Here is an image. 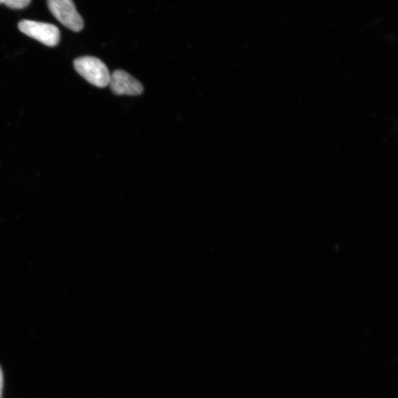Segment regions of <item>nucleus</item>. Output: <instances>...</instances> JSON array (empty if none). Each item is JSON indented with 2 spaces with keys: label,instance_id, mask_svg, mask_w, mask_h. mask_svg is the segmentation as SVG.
<instances>
[{
  "label": "nucleus",
  "instance_id": "6",
  "mask_svg": "<svg viewBox=\"0 0 398 398\" xmlns=\"http://www.w3.org/2000/svg\"><path fill=\"white\" fill-rule=\"evenodd\" d=\"M3 388V375L1 370V367H0V398H2Z\"/></svg>",
  "mask_w": 398,
  "mask_h": 398
},
{
  "label": "nucleus",
  "instance_id": "3",
  "mask_svg": "<svg viewBox=\"0 0 398 398\" xmlns=\"http://www.w3.org/2000/svg\"><path fill=\"white\" fill-rule=\"evenodd\" d=\"M18 27L25 35L48 47H55L60 42V31L54 25L25 19L19 23Z\"/></svg>",
  "mask_w": 398,
  "mask_h": 398
},
{
  "label": "nucleus",
  "instance_id": "4",
  "mask_svg": "<svg viewBox=\"0 0 398 398\" xmlns=\"http://www.w3.org/2000/svg\"><path fill=\"white\" fill-rule=\"evenodd\" d=\"M109 85L116 95H139L143 92L142 84L127 72L118 70L110 75Z\"/></svg>",
  "mask_w": 398,
  "mask_h": 398
},
{
  "label": "nucleus",
  "instance_id": "5",
  "mask_svg": "<svg viewBox=\"0 0 398 398\" xmlns=\"http://www.w3.org/2000/svg\"><path fill=\"white\" fill-rule=\"evenodd\" d=\"M31 1L32 0H5L3 4L13 9H23L30 4Z\"/></svg>",
  "mask_w": 398,
  "mask_h": 398
},
{
  "label": "nucleus",
  "instance_id": "7",
  "mask_svg": "<svg viewBox=\"0 0 398 398\" xmlns=\"http://www.w3.org/2000/svg\"><path fill=\"white\" fill-rule=\"evenodd\" d=\"M5 0H0V5L3 4Z\"/></svg>",
  "mask_w": 398,
  "mask_h": 398
},
{
  "label": "nucleus",
  "instance_id": "2",
  "mask_svg": "<svg viewBox=\"0 0 398 398\" xmlns=\"http://www.w3.org/2000/svg\"><path fill=\"white\" fill-rule=\"evenodd\" d=\"M47 5L53 16L66 27L75 32L82 30L84 21L73 0H47Z\"/></svg>",
  "mask_w": 398,
  "mask_h": 398
},
{
  "label": "nucleus",
  "instance_id": "1",
  "mask_svg": "<svg viewBox=\"0 0 398 398\" xmlns=\"http://www.w3.org/2000/svg\"><path fill=\"white\" fill-rule=\"evenodd\" d=\"M75 71L91 84L103 88L109 85L110 73L108 66L98 58L84 56L74 62Z\"/></svg>",
  "mask_w": 398,
  "mask_h": 398
}]
</instances>
